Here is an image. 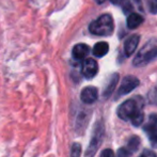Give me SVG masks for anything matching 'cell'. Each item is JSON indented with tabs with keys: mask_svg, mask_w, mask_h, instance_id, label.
Listing matches in <instances>:
<instances>
[{
	"mask_svg": "<svg viewBox=\"0 0 157 157\" xmlns=\"http://www.w3.org/2000/svg\"><path fill=\"white\" fill-rule=\"evenodd\" d=\"M114 29L113 18L110 14H104L97 19L92 21L89 26V30L92 34L99 36H107L112 34Z\"/></svg>",
	"mask_w": 157,
	"mask_h": 157,
	"instance_id": "obj_1",
	"label": "cell"
},
{
	"mask_svg": "<svg viewBox=\"0 0 157 157\" xmlns=\"http://www.w3.org/2000/svg\"><path fill=\"white\" fill-rule=\"evenodd\" d=\"M156 58H157V46L155 44L150 42V43H147L139 52V54L134 59L132 64L135 66H142L147 64L149 62H151V61H153Z\"/></svg>",
	"mask_w": 157,
	"mask_h": 157,
	"instance_id": "obj_2",
	"label": "cell"
},
{
	"mask_svg": "<svg viewBox=\"0 0 157 157\" xmlns=\"http://www.w3.org/2000/svg\"><path fill=\"white\" fill-rule=\"evenodd\" d=\"M141 104L137 99H127L118 109V116L122 120H132V118L141 110Z\"/></svg>",
	"mask_w": 157,
	"mask_h": 157,
	"instance_id": "obj_3",
	"label": "cell"
},
{
	"mask_svg": "<svg viewBox=\"0 0 157 157\" xmlns=\"http://www.w3.org/2000/svg\"><path fill=\"white\" fill-rule=\"evenodd\" d=\"M104 136V125L101 122H97L94 126L93 135H92L91 141H90L89 147L86 152V157H93L96 153L97 149L101 143V139Z\"/></svg>",
	"mask_w": 157,
	"mask_h": 157,
	"instance_id": "obj_4",
	"label": "cell"
},
{
	"mask_svg": "<svg viewBox=\"0 0 157 157\" xmlns=\"http://www.w3.org/2000/svg\"><path fill=\"white\" fill-rule=\"evenodd\" d=\"M152 147H157V114H151L147 123L143 126Z\"/></svg>",
	"mask_w": 157,
	"mask_h": 157,
	"instance_id": "obj_5",
	"label": "cell"
},
{
	"mask_svg": "<svg viewBox=\"0 0 157 157\" xmlns=\"http://www.w3.org/2000/svg\"><path fill=\"white\" fill-rule=\"evenodd\" d=\"M139 85V79L135 76H126L123 79L120 88L118 90V96H123L125 94H128L134 89H136Z\"/></svg>",
	"mask_w": 157,
	"mask_h": 157,
	"instance_id": "obj_6",
	"label": "cell"
},
{
	"mask_svg": "<svg viewBox=\"0 0 157 157\" xmlns=\"http://www.w3.org/2000/svg\"><path fill=\"white\" fill-rule=\"evenodd\" d=\"M97 72H98V65L96 61L92 58L85 59L81 65V73L83 76L87 79H91L97 74Z\"/></svg>",
	"mask_w": 157,
	"mask_h": 157,
	"instance_id": "obj_7",
	"label": "cell"
},
{
	"mask_svg": "<svg viewBox=\"0 0 157 157\" xmlns=\"http://www.w3.org/2000/svg\"><path fill=\"white\" fill-rule=\"evenodd\" d=\"M98 97V91L95 87H86L80 93V99L82 103L90 105L93 104Z\"/></svg>",
	"mask_w": 157,
	"mask_h": 157,
	"instance_id": "obj_8",
	"label": "cell"
},
{
	"mask_svg": "<svg viewBox=\"0 0 157 157\" xmlns=\"http://www.w3.org/2000/svg\"><path fill=\"white\" fill-rule=\"evenodd\" d=\"M89 52H90V47L87 44H83V43L75 45L72 50L73 58L75 60H83L89 55Z\"/></svg>",
	"mask_w": 157,
	"mask_h": 157,
	"instance_id": "obj_9",
	"label": "cell"
},
{
	"mask_svg": "<svg viewBox=\"0 0 157 157\" xmlns=\"http://www.w3.org/2000/svg\"><path fill=\"white\" fill-rule=\"evenodd\" d=\"M139 41H140V36L138 34H134L132 36H129L127 40H126L125 44H124V52L127 57H130L134 52L136 50L137 46L139 44Z\"/></svg>",
	"mask_w": 157,
	"mask_h": 157,
	"instance_id": "obj_10",
	"label": "cell"
},
{
	"mask_svg": "<svg viewBox=\"0 0 157 157\" xmlns=\"http://www.w3.org/2000/svg\"><path fill=\"white\" fill-rule=\"evenodd\" d=\"M118 81H119V74H112V76L109 78V80H108V83L106 85L105 89H104L103 95H104V97H105V98L109 97L110 95L112 94V92H113L114 89H116Z\"/></svg>",
	"mask_w": 157,
	"mask_h": 157,
	"instance_id": "obj_11",
	"label": "cell"
},
{
	"mask_svg": "<svg viewBox=\"0 0 157 157\" xmlns=\"http://www.w3.org/2000/svg\"><path fill=\"white\" fill-rule=\"evenodd\" d=\"M143 23V17L138 13H130L127 17V27L129 29H136Z\"/></svg>",
	"mask_w": 157,
	"mask_h": 157,
	"instance_id": "obj_12",
	"label": "cell"
},
{
	"mask_svg": "<svg viewBox=\"0 0 157 157\" xmlns=\"http://www.w3.org/2000/svg\"><path fill=\"white\" fill-rule=\"evenodd\" d=\"M108 50H109V45L106 42H98L93 47V55L97 58H101L107 54Z\"/></svg>",
	"mask_w": 157,
	"mask_h": 157,
	"instance_id": "obj_13",
	"label": "cell"
},
{
	"mask_svg": "<svg viewBox=\"0 0 157 157\" xmlns=\"http://www.w3.org/2000/svg\"><path fill=\"white\" fill-rule=\"evenodd\" d=\"M139 145H140V139H139V137L134 136L129 139V141H128L126 150H128L130 153H132V152H136L137 150L139 149Z\"/></svg>",
	"mask_w": 157,
	"mask_h": 157,
	"instance_id": "obj_14",
	"label": "cell"
},
{
	"mask_svg": "<svg viewBox=\"0 0 157 157\" xmlns=\"http://www.w3.org/2000/svg\"><path fill=\"white\" fill-rule=\"evenodd\" d=\"M143 118H144V116H143V112L140 110V111H138L134 117H132L130 121H132V125L140 126L141 124H142V122H143Z\"/></svg>",
	"mask_w": 157,
	"mask_h": 157,
	"instance_id": "obj_15",
	"label": "cell"
},
{
	"mask_svg": "<svg viewBox=\"0 0 157 157\" xmlns=\"http://www.w3.org/2000/svg\"><path fill=\"white\" fill-rule=\"evenodd\" d=\"M81 154V145L79 143H74L71 150V157H80Z\"/></svg>",
	"mask_w": 157,
	"mask_h": 157,
	"instance_id": "obj_16",
	"label": "cell"
},
{
	"mask_svg": "<svg viewBox=\"0 0 157 157\" xmlns=\"http://www.w3.org/2000/svg\"><path fill=\"white\" fill-rule=\"evenodd\" d=\"M149 101L152 104H157V87L154 88L149 93Z\"/></svg>",
	"mask_w": 157,
	"mask_h": 157,
	"instance_id": "obj_17",
	"label": "cell"
},
{
	"mask_svg": "<svg viewBox=\"0 0 157 157\" xmlns=\"http://www.w3.org/2000/svg\"><path fill=\"white\" fill-rule=\"evenodd\" d=\"M150 12L153 14H157V0H149Z\"/></svg>",
	"mask_w": 157,
	"mask_h": 157,
	"instance_id": "obj_18",
	"label": "cell"
},
{
	"mask_svg": "<svg viewBox=\"0 0 157 157\" xmlns=\"http://www.w3.org/2000/svg\"><path fill=\"white\" fill-rule=\"evenodd\" d=\"M130 152L126 150V147H121L118 152V157H130Z\"/></svg>",
	"mask_w": 157,
	"mask_h": 157,
	"instance_id": "obj_19",
	"label": "cell"
},
{
	"mask_svg": "<svg viewBox=\"0 0 157 157\" xmlns=\"http://www.w3.org/2000/svg\"><path fill=\"white\" fill-rule=\"evenodd\" d=\"M99 157H114V152L110 149H106L101 152Z\"/></svg>",
	"mask_w": 157,
	"mask_h": 157,
	"instance_id": "obj_20",
	"label": "cell"
},
{
	"mask_svg": "<svg viewBox=\"0 0 157 157\" xmlns=\"http://www.w3.org/2000/svg\"><path fill=\"white\" fill-rule=\"evenodd\" d=\"M139 157H156V154L154 153L153 151H150V150H144V151L142 152V154H141Z\"/></svg>",
	"mask_w": 157,
	"mask_h": 157,
	"instance_id": "obj_21",
	"label": "cell"
},
{
	"mask_svg": "<svg viewBox=\"0 0 157 157\" xmlns=\"http://www.w3.org/2000/svg\"><path fill=\"white\" fill-rule=\"evenodd\" d=\"M95 1H96L97 3H103V2H105L106 0H95Z\"/></svg>",
	"mask_w": 157,
	"mask_h": 157,
	"instance_id": "obj_22",
	"label": "cell"
}]
</instances>
